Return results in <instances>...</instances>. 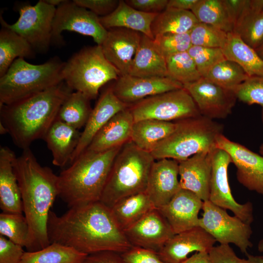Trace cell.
I'll list each match as a JSON object with an SVG mask.
<instances>
[{"instance_id": "obj_1", "label": "cell", "mask_w": 263, "mask_h": 263, "mask_svg": "<svg viewBox=\"0 0 263 263\" xmlns=\"http://www.w3.org/2000/svg\"><path fill=\"white\" fill-rule=\"evenodd\" d=\"M50 244L57 243L87 255L103 251L123 253L132 247L111 211L100 201L69 207L61 216L50 210Z\"/></svg>"}, {"instance_id": "obj_2", "label": "cell", "mask_w": 263, "mask_h": 263, "mask_svg": "<svg viewBox=\"0 0 263 263\" xmlns=\"http://www.w3.org/2000/svg\"><path fill=\"white\" fill-rule=\"evenodd\" d=\"M13 169L19 187L24 214L29 227L27 251L40 250L50 244L47 233L49 212L58 196L57 175L41 166L29 148L16 157Z\"/></svg>"}, {"instance_id": "obj_3", "label": "cell", "mask_w": 263, "mask_h": 263, "mask_svg": "<svg viewBox=\"0 0 263 263\" xmlns=\"http://www.w3.org/2000/svg\"><path fill=\"white\" fill-rule=\"evenodd\" d=\"M71 92L63 81L19 101L0 105V122L18 147L29 148L33 142L44 138L62 103Z\"/></svg>"}, {"instance_id": "obj_4", "label": "cell", "mask_w": 263, "mask_h": 263, "mask_svg": "<svg viewBox=\"0 0 263 263\" xmlns=\"http://www.w3.org/2000/svg\"><path fill=\"white\" fill-rule=\"evenodd\" d=\"M122 146L101 152L85 150L57 175L58 196L69 207L100 201Z\"/></svg>"}, {"instance_id": "obj_5", "label": "cell", "mask_w": 263, "mask_h": 263, "mask_svg": "<svg viewBox=\"0 0 263 263\" xmlns=\"http://www.w3.org/2000/svg\"><path fill=\"white\" fill-rule=\"evenodd\" d=\"M155 160L132 141L124 144L113 161L100 201L111 208L126 197L145 192Z\"/></svg>"}, {"instance_id": "obj_6", "label": "cell", "mask_w": 263, "mask_h": 263, "mask_svg": "<svg viewBox=\"0 0 263 263\" xmlns=\"http://www.w3.org/2000/svg\"><path fill=\"white\" fill-rule=\"evenodd\" d=\"M65 62L55 56L40 64L18 58L0 77V105H8L46 90L63 81Z\"/></svg>"}, {"instance_id": "obj_7", "label": "cell", "mask_w": 263, "mask_h": 263, "mask_svg": "<svg viewBox=\"0 0 263 263\" xmlns=\"http://www.w3.org/2000/svg\"><path fill=\"white\" fill-rule=\"evenodd\" d=\"M174 131L150 153L155 160L171 159L180 162L202 152L216 148L223 126L202 115L176 122Z\"/></svg>"}, {"instance_id": "obj_8", "label": "cell", "mask_w": 263, "mask_h": 263, "mask_svg": "<svg viewBox=\"0 0 263 263\" xmlns=\"http://www.w3.org/2000/svg\"><path fill=\"white\" fill-rule=\"evenodd\" d=\"M62 74L70 89L83 93L90 100L97 97L105 84L120 76L98 45L85 47L74 54L65 62Z\"/></svg>"}, {"instance_id": "obj_9", "label": "cell", "mask_w": 263, "mask_h": 263, "mask_svg": "<svg viewBox=\"0 0 263 263\" xmlns=\"http://www.w3.org/2000/svg\"><path fill=\"white\" fill-rule=\"evenodd\" d=\"M129 108L134 122L147 119L177 121L201 115L192 97L184 88L148 97Z\"/></svg>"}, {"instance_id": "obj_10", "label": "cell", "mask_w": 263, "mask_h": 263, "mask_svg": "<svg viewBox=\"0 0 263 263\" xmlns=\"http://www.w3.org/2000/svg\"><path fill=\"white\" fill-rule=\"evenodd\" d=\"M56 9L44 0H39L34 5L23 3L17 6L19 18L15 23L8 24L1 15L0 22L1 25L26 40L35 52L45 53L52 44L53 22Z\"/></svg>"}, {"instance_id": "obj_11", "label": "cell", "mask_w": 263, "mask_h": 263, "mask_svg": "<svg viewBox=\"0 0 263 263\" xmlns=\"http://www.w3.org/2000/svg\"><path fill=\"white\" fill-rule=\"evenodd\" d=\"M203 213L198 226L203 228L220 244H233L245 255L253 246L250 239L252 234L250 225L236 216L229 215L226 210L210 201H203Z\"/></svg>"}, {"instance_id": "obj_12", "label": "cell", "mask_w": 263, "mask_h": 263, "mask_svg": "<svg viewBox=\"0 0 263 263\" xmlns=\"http://www.w3.org/2000/svg\"><path fill=\"white\" fill-rule=\"evenodd\" d=\"M64 31L90 36L98 45L102 44L107 34V30L101 23L98 16L73 0H67L56 7L53 22L52 44H64L61 33Z\"/></svg>"}, {"instance_id": "obj_13", "label": "cell", "mask_w": 263, "mask_h": 263, "mask_svg": "<svg viewBox=\"0 0 263 263\" xmlns=\"http://www.w3.org/2000/svg\"><path fill=\"white\" fill-rule=\"evenodd\" d=\"M231 163V158L225 151L217 148L213 150L209 201L225 210H230L235 216L250 225L254 220L252 204L250 202L238 203L231 192L227 176Z\"/></svg>"}, {"instance_id": "obj_14", "label": "cell", "mask_w": 263, "mask_h": 263, "mask_svg": "<svg viewBox=\"0 0 263 263\" xmlns=\"http://www.w3.org/2000/svg\"><path fill=\"white\" fill-rule=\"evenodd\" d=\"M184 88L192 97L201 115L212 120L228 116L237 99L233 91L203 77L184 85Z\"/></svg>"}, {"instance_id": "obj_15", "label": "cell", "mask_w": 263, "mask_h": 263, "mask_svg": "<svg viewBox=\"0 0 263 263\" xmlns=\"http://www.w3.org/2000/svg\"><path fill=\"white\" fill-rule=\"evenodd\" d=\"M216 148L224 150L230 156L231 163L237 169L238 182L248 190L263 195V156L223 134L217 140Z\"/></svg>"}, {"instance_id": "obj_16", "label": "cell", "mask_w": 263, "mask_h": 263, "mask_svg": "<svg viewBox=\"0 0 263 263\" xmlns=\"http://www.w3.org/2000/svg\"><path fill=\"white\" fill-rule=\"evenodd\" d=\"M124 232L132 246L157 253L175 234L167 220L156 208Z\"/></svg>"}, {"instance_id": "obj_17", "label": "cell", "mask_w": 263, "mask_h": 263, "mask_svg": "<svg viewBox=\"0 0 263 263\" xmlns=\"http://www.w3.org/2000/svg\"><path fill=\"white\" fill-rule=\"evenodd\" d=\"M112 87L117 98L129 106L148 97L184 88L169 77H141L129 74L120 76Z\"/></svg>"}, {"instance_id": "obj_18", "label": "cell", "mask_w": 263, "mask_h": 263, "mask_svg": "<svg viewBox=\"0 0 263 263\" xmlns=\"http://www.w3.org/2000/svg\"><path fill=\"white\" fill-rule=\"evenodd\" d=\"M142 34L125 28L107 30L101 45L103 53L120 73V76L129 74L133 59L139 47Z\"/></svg>"}, {"instance_id": "obj_19", "label": "cell", "mask_w": 263, "mask_h": 263, "mask_svg": "<svg viewBox=\"0 0 263 263\" xmlns=\"http://www.w3.org/2000/svg\"><path fill=\"white\" fill-rule=\"evenodd\" d=\"M179 162L171 159L154 161L149 175L145 192L155 208L168 204L181 188Z\"/></svg>"}, {"instance_id": "obj_20", "label": "cell", "mask_w": 263, "mask_h": 263, "mask_svg": "<svg viewBox=\"0 0 263 263\" xmlns=\"http://www.w3.org/2000/svg\"><path fill=\"white\" fill-rule=\"evenodd\" d=\"M215 239L200 226L175 234L157 253L167 263H181L193 252L209 253Z\"/></svg>"}, {"instance_id": "obj_21", "label": "cell", "mask_w": 263, "mask_h": 263, "mask_svg": "<svg viewBox=\"0 0 263 263\" xmlns=\"http://www.w3.org/2000/svg\"><path fill=\"white\" fill-rule=\"evenodd\" d=\"M129 107L114 94L112 87L105 89L92 109L70 163L71 164L85 151L96 134L111 118Z\"/></svg>"}, {"instance_id": "obj_22", "label": "cell", "mask_w": 263, "mask_h": 263, "mask_svg": "<svg viewBox=\"0 0 263 263\" xmlns=\"http://www.w3.org/2000/svg\"><path fill=\"white\" fill-rule=\"evenodd\" d=\"M203 205L197 195L181 188L168 204L157 209L177 234L198 226V214Z\"/></svg>"}, {"instance_id": "obj_23", "label": "cell", "mask_w": 263, "mask_h": 263, "mask_svg": "<svg viewBox=\"0 0 263 263\" xmlns=\"http://www.w3.org/2000/svg\"><path fill=\"white\" fill-rule=\"evenodd\" d=\"M214 149L197 153L179 162L181 188L193 192L203 201L209 200L212 156Z\"/></svg>"}, {"instance_id": "obj_24", "label": "cell", "mask_w": 263, "mask_h": 263, "mask_svg": "<svg viewBox=\"0 0 263 263\" xmlns=\"http://www.w3.org/2000/svg\"><path fill=\"white\" fill-rule=\"evenodd\" d=\"M134 122L129 108L118 112L98 132L85 150L101 152L123 146L131 141Z\"/></svg>"}, {"instance_id": "obj_25", "label": "cell", "mask_w": 263, "mask_h": 263, "mask_svg": "<svg viewBox=\"0 0 263 263\" xmlns=\"http://www.w3.org/2000/svg\"><path fill=\"white\" fill-rule=\"evenodd\" d=\"M15 153L7 147L0 149V207L2 212L23 214L21 193L13 162Z\"/></svg>"}, {"instance_id": "obj_26", "label": "cell", "mask_w": 263, "mask_h": 263, "mask_svg": "<svg viewBox=\"0 0 263 263\" xmlns=\"http://www.w3.org/2000/svg\"><path fill=\"white\" fill-rule=\"evenodd\" d=\"M81 133L79 130L55 120L43 138L52 153V163L55 166L63 167L70 163Z\"/></svg>"}, {"instance_id": "obj_27", "label": "cell", "mask_w": 263, "mask_h": 263, "mask_svg": "<svg viewBox=\"0 0 263 263\" xmlns=\"http://www.w3.org/2000/svg\"><path fill=\"white\" fill-rule=\"evenodd\" d=\"M158 14L147 13L138 11L120 0L116 8L110 14L99 17L100 21L107 30L113 28H125L144 34L151 39L154 36L151 25Z\"/></svg>"}, {"instance_id": "obj_28", "label": "cell", "mask_w": 263, "mask_h": 263, "mask_svg": "<svg viewBox=\"0 0 263 263\" xmlns=\"http://www.w3.org/2000/svg\"><path fill=\"white\" fill-rule=\"evenodd\" d=\"M129 75L141 77H168L166 61L153 40L142 34Z\"/></svg>"}, {"instance_id": "obj_29", "label": "cell", "mask_w": 263, "mask_h": 263, "mask_svg": "<svg viewBox=\"0 0 263 263\" xmlns=\"http://www.w3.org/2000/svg\"><path fill=\"white\" fill-rule=\"evenodd\" d=\"M233 32L254 49L263 42V0H246Z\"/></svg>"}, {"instance_id": "obj_30", "label": "cell", "mask_w": 263, "mask_h": 263, "mask_svg": "<svg viewBox=\"0 0 263 263\" xmlns=\"http://www.w3.org/2000/svg\"><path fill=\"white\" fill-rule=\"evenodd\" d=\"M176 123L147 119L134 122L131 141L140 149L151 153L175 129Z\"/></svg>"}, {"instance_id": "obj_31", "label": "cell", "mask_w": 263, "mask_h": 263, "mask_svg": "<svg viewBox=\"0 0 263 263\" xmlns=\"http://www.w3.org/2000/svg\"><path fill=\"white\" fill-rule=\"evenodd\" d=\"M222 49L226 58L238 64L249 77H263V60L255 49L238 35L228 33L226 43Z\"/></svg>"}, {"instance_id": "obj_32", "label": "cell", "mask_w": 263, "mask_h": 263, "mask_svg": "<svg viewBox=\"0 0 263 263\" xmlns=\"http://www.w3.org/2000/svg\"><path fill=\"white\" fill-rule=\"evenodd\" d=\"M155 208L144 192L121 199L111 209L116 222L124 231Z\"/></svg>"}, {"instance_id": "obj_33", "label": "cell", "mask_w": 263, "mask_h": 263, "mask_svg": "<svg viewBox=\"0 0 263 263\" xmlns=\"http://www.w3.org/2000/svg\"><path fill=\"white\" fill-rule=\"evenodd\" d=\"M35 53L23 38L1 25L0 30V77L7 72L15 60L18 58H33Z\"/></svg>"}, {"instance_id": "obj_34", "label": "cell", "mask_w": 263, "mask_h": 263, "mask_svg": "<svg viewBox=\"0 0 263 263\" xmlns=\"http://www.w3.org/2000/svg\"><path fill=\"white\" fill-rule=\"evenodd\" d=\"M199 22L191 11L166 8L152 21L151 30L154 36L165 33H189Z\"/></svg>"}, {"instance_id": "obj_35", "label": "cell", "mask_w": 263, "mask_h": 263, "mask_svg": "<svg viewBox=\"0 0 263 263\" xmlns=\"http://www.w3.org/2000/svg\"><path fill=\"white\" fill-rule=\"evenodd\" d=\"M90 100L80 92H71L62 103L56 119L79 130L85 127L92 112Z\"/></svg>"}, {"instance_id": "obj_36", "label": "cell", "mask_w": 263, "mask_h": 263, "mask_svg": "<svg viewBox=\"0 0 263 263\" xmlns=\"http://www.w3.org/2000/svg\"><path fill=\"white\" fill-rule=\"evenodd\" d=\"M88 255L57 243L40 250L25 252L20 263H82Z\"/></svg>"}, {"instance_id": "obj_37", "label": "cell", "mask_w": 263, "mask_h": 263, "mask_svg": "<svg viewBox=\"0 0 263 263\" xmlns=\"http://www.w3.org/2000/svg\"><path fill=\"white\" fill-rule=\"evenodd\" d=\"M191 11L199 22L212 25L227 33L233 32V22L223 0H198Z\"/></svg>"}, {"instance_id": "obj_38", "label": "cell", "mask_w": 263, "mask_h": 263, "mask_svg": "<svg viewBox=\"0 0 263 263\" xmlns=\"http://www.w3.org/2000/svg\"><path fill=\"white\" fill-rule=\"evenodd\" d=\"M249 76L236 62L226 59L213 67L203 77L234 91Z\"/></svg>"}, {"instance_id": "obj_39", "label": "cell", "mask_w": 263, "mask_h": 263, "mask_svg": "<svg viewBox=\"0 0 263 263\" xmlns=\"http://www.w3.org/2000/svg\"><path fill=\"white\" fill-rule=\"evenodd\" d=\"M167 76L184 85L202 77L188 52L169 56L166 58Z\"/></svg>"}, {"instance_id": "obj_40", "label": "cell", "mask_w": 263, "mask_h": 263, "mask_svg": "<svg viewBox=\"0 0 263 263\" xmlns=\"http://www.w3.org/2000/svg\"><path fill=\"white\" fill-rule=\"evenodd\" d=\"M0 235L27 248L29 242V227L24 215L1 213Z\"/></svg>"}, {"instance_id": "obj_41", "label": "cell", "mask_w": 263, "mask_h": 263, "mask_svg": "<svg viewBox=\"0 0 263 263\" xmlns=\"http://www.w3.org/2000/svg\"><path fill=\"white\" fill-rule=\"evenodd\" d=\"M192 45L223 49L227 33L212 25L199 22L189 32Z\"/></svg>"}, {"instance_id": "obj_42", "label": "cell", "mask_w": 263, "mask_h": 263, "mask_svg": "<svg viewBox=\"0 0 263 263\" xmlns=\"http://www.w3.org/2000/svg\"><path fill=\"white\" fill-rule=\"evenodd\" d=\"M153 41L165 58L176 54L188 52L192 45L189 32L157 35L154 37Z\"/></svg>"}, {"instance_id": "obj_43", "label": "cell", "mask_w": 263, "mask_h": 263, "mask_svg": "<svg viewBox=\"0 0 263 263\" xmlns=\"http://www.w3.org/2000/svg\"><path fill=\"white\" fill-rule=\"evenodd\" d=\"M188 52L202 77L217 63L226 59L222 49L218 48L192 45Z\"/></svg>"}, {"instance_id": "obj_44", "label": "cell", "mask_w": 263, "mask_h": 263, "mask_svg": "<svg viewBox=\"0 0 263 263\" xmlns=\"http://www.w3.org/2000/svg\"><path fill=\"white\" fill-rule=\"evenodd\" d=\"M237 99L248 105L263 107V77H249L234 91Z\"/></svg>"}, {"instance_id": "obj_45", "label": "cell", "mask_w": 263, "mask_h": 263, "mask_svg": "<svg viewBox=\"0 0 263 263\" xmlns=\"http://www.w3.org/2000/svg\"><path fill=\"white\" fill-rule=\"evenodd\" d=\"M208 255L211 263H263V255L248 254L246 259L240 258L229 244L214 246Z\"/></svg>"}, {"instance_id": "obj_46", "label": "cell", "mask_w": 263, "mask_h": 263, "mask_svg": "<svg viewBox=\"0 0 263 263\" xmlns=\"http://www.w3.org/2000/svg\"><path fill=\"white\" fill-rule=\"evenodd\" d=\"M120 254L124 263H167L157 252L136 246Z\"/></svg>"}, {"instance_id": "obj_47", "label": "cell", "mask_w": 263, "mask_h": 263, "mask_svg": "<svg viewBox=\"0 0 263 263\" xmlns=\"http://www.w3.org/2000/svg\"><path fill=\"white\" fill-rule=\"evenodd\" d=\"M23 247L0 235V263H20Z\"/></svg>"}, {"instance_id": "obj_48", "label": "cell", "mask_w": 263, "mask_h": 263, "mask_svg": "<svg viewBox=\"0 0 263 263\" xmlns=\"http://www.w3.org/2000/svg\"><path fill=\"white\" fill-rule=\"evenodd\" d=\"M79 6L91 11L99 17L112 13L119 3L118 0H73Z\"/></svg>"}, {"instance_id": "obj_49", "label": "cell", "mask_w": 263, "mask_h": 263, "mask_svg": "<svg viewBox=\"0 0 263 263\" xmlns=\"http://www.w3.org/2000/svg\"><path fill=\"white\" fill-rule=\"evenodd\" d=\"M169 0H128L125 2L133 8L147 13L159 14L166 8Z\"/></svg>"}, {"instance_id": "obj_50", "label": "cell", "mask_w": 263, "mask_h": 263, "mask_svg": "<svg viewBox=\"0 0 263 263\" xmlns=\"http://www.w3.org/2000/svg\"><path fill=\"white\" fill-rule=\"evenodd\" d=\"M82 263H124L119 253L103 251L87 256Z\"/></svg>"}, {"instance_id": "obj_51", "label": "cell", "mask_w": 263, "mask_h": 263, "mask_svg": "<svg viewBox=\"0 0 263 263\" xmlns=\"http://www.w3.org/2000/svg\"><path fill=\"white\" fill-rule=\"evenodd\" d=\"M223 1L234 26L235 22L244 10L246 0H223Z\"/></svg>"}, {"instance_id": "obj_52", "label": "cell", "mask_w": 263, "mask_h": 263, "mask_svg": "<svg viewBox=\"0 0 263 263\" xmlns=\"http://www.w3.org/2000/svg\"><path fill=\"white\" fill-rule=\"evenodd\" d=\"M198 0H169L167 8L191 11Z\"/></svg>"}, {"instance_id": "obj_53", "label": "cell", "mask_w": 263, "mask_h": 263, "mask_svg": "<svg viewBox=\"0 0 263 263\" xmlns=\"http://www.w3.org/2000/svg\"><path fill=\"white\" fill-rule=\"evenodd\" d=\"M181 263H211L208 253L196 252Z\"/></svg>"}, {"instance_id": "obj_54", "label": "cell", "mask_w": 263, "mask_h": 263, "mask_svg": "<svg viewBox=\"0 0 263 263\" xmlns=\"http://www.w3.org/2000/svg\"><path fill=\"white\" fill-rule=\"evenodd\" d=\"M45 2L48 4L54 6L55 7H57L62 2L64 1V0H44Z\"/></svg>"}, {"instance_id": "obj_55", "label": "cell", "mask_w": 263, "mask_h": 263, "mask_svg": "<svg viewBox=\"0 0 263 263\" xmlns=\"http://www.w3.org/2000/svg\"><path fill=\"white\" fill-rule=\"evenodd\" d=\"M255 50L260 58L263 60V42L256 48Z\"/></svg>"}, {"instance_id": "obj_56", "label": "cell", "mask_w": 263, "mask_h": 263, "mask_svg": "<svg viewBox=\"0 0 263 263\" xmlns=\"http://www.w3.org/2000/svg\"><path fill=\"white\" fill-rule=\"evenodd\" d=\"M0 133L1 134H4L7 133V131L5 126L0 122Z\"/></svg>"}, {"instance_id": "obj_57", "label": "cell", "mask_w": 263, "mask_h": 263, "mask_svg": "<svg viewBox=\"0 0 263 263\" xmlns=\"http://www.w3.org/2000/svg\"><path fill=\"white\" fill-rule=\"evenodd\" d=\"M258 249L261 252H263V239L260 240L258 243Z\"/></svg>"}, {"instance_id": "obj_58", "label": "cell", "mask_w": 263, "mask_h": 263, "mask_svg": "<svg viewBox=\"0 0 263 263\" xmlns=\"http://www.w3.org/2000/svg\"><path fill=\"white\" fill-rule=\"evenodd\" d=\"M259 152L260 154L263 156V144H262L260 147Z\"/></svg>"}, {"instance_id": "obj_59", "label": "cell", "mask_w": 263, "mask_h": 263, "mask_svg": "<svg viewBox=\"0 0 263 263\" xmlns=\"http://www.w3.org/2000/svg\"><path fill=\"white\" fill-rule=\"evenodd\" d=\"M262 122L263 124V107L262 108Z\"/></svg>"}]
</instances>
